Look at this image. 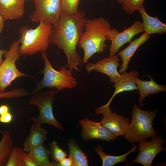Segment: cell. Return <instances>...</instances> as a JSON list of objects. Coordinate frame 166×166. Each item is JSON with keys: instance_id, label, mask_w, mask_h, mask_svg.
<instances>
[{"instance_id": "obj_1", "label": "cell", "mask_w": 166, "mask_h": 166, "mask_svg": "<svg viewBox=\"0 0 166 166\" xmlns=\"http://www.w3.org/2000/svg\"><path fill=\"white\" fill-rule=\"evenodd\" d=\"M85 15V11L79 10L72 14L62 12L58 20L53 25L49 37V43L62 49L67 56V67L78 71L82 59L77 52L76 47L88 19Z\"/></svg>"}, {"instance_id": "obj_2", "label": "cell", "mask_w": 166, "mask_h": 166, "mask_svg": "<svg viewBox=\"0 0 166 166\" xmlns=\"http://www.w3.org/2000/svg\"><path fill=\"white\" fill-rule=\"evenodd\" d=\"M109 22L102 17L87 19L78 44L84 51L83 64L94 54L103 52L107 46V35L111 29Z\"/></svg>"}, {"instance_id": "obj_3", "label": "cell", "mask_w": 166, "mask_h": 166, "mask_svg": "<svg viewBox=\"0 0 166 166\" xmlns=\"http://www.w3.org/2000/svg\"><path fill=\"white\" fill-rule=\"evenodd\" d=\"M52 28V25L43 22H39L34 29H30L26 26L20 27L19 30L20 55H32L38 52H45L49 46V37Z\"/></svg>"}, {"instance_id": "obj_4", "label": "cell", "mask_w": 166, "mask_h": 166, "mask_svg": "<svg viewBox=\"0 0 166 166\" xmlns=\"http://www.w3.org/2000/svg\"><path fill=\"white\" fill-rule=\"evenodd\" d=\"M158 109L150 111L141 109L135 104L132 109V117L124 138L132 144L147 140L156 136L159 132L153 127V121Z\"/></svg>"}, {"instance_id": "obj_5", "label": "cell", "mask_w": 166, "mask_h": 166, "mask_svg": "<svg viewBox=\"0 0 166 166\" xmlns=\"http://www.w3.org/2000/svg\"><path fill=\"white\" fill-rule=\"evenodd\" d=\"M41 55L45 64L44 69L41 71L43 77L31 93L45 88H55L56 93L63 89H73L76 86L78 82L73 76L71 69H67L65 65L62 66L59 70H57L52 67L45 52H42Z\"/></svg>"}, {"instance_id": "obj_6", "label": "cell", "mask_w": 166, "mask_h": 166, "mask_svg": "<svg viewBox=\"0 0 166 166\" xmlns=\"http://www.w3.org/2000/svg\"><path fill=\"white\" fill-rule=\"evenodd\" d=\"M56 89H52L46 91L41 90L31 93L32 96L29 104L37 106L39 115L37 117H32L31 121L35 123L41 124L46 123L52 125L59 130L63 131L62 125L55 118L53 112Z\"/></svg>"}, {"instance_id": "obj_7", "label": "cell", "mask_w": 166, "mask_h": 166, "mask_svg": "<svg viewBox=\"0 0 166 166\" xmlns=\"http://www.w3.org/2000/svg\"><path fill=\"white\" fill-rule=\"evenodd\" d=\"M19 39L14 41L7 53L5 58L0 65V93L5 92L6 89L17 78L22 76L33 78L20 71L16 65V61L21 56L19 53Z\"/></svg>"}, {"instance_id": "obj_8", "label": "cell", "mask_w": 166, "mask_h": 166, "mask_svg": "<svg viewBox=\"0 0 166 166\" xmlns=\"http://www.w3.org/2000/svg\"><path fill=\"white\" fill-rule=\"evenodd\" d=\"M35 10L30 16L32 21L53 25L62 12L61 0H34Z\"/></svg>"}, {"instance_id": "obj_9", "label": "cell", "mask_w": 166, "mask_h": 166, "mask_svg": "<svg viewBox=\"0 0 166 166\" xmlns=\"http://www.w3.org/2000/svg\"><path fill=\"white\" fill-rule=\"evenodd\" d=\"M110 104H106L97 108L96 114H102L103 118L101 124L116 137L124 136L129 124V119L123 116L112 111Z\"/></svg>"}, {"instance_id": "obj_10", "label": "cell", "mask_w": 166, "mask_h": 166, "mask_svg": "<svg viewBox=\"0 0 166 166\" xmlns=\"http://www.w3.org/2000/svg\"><path fill=\"white\" fill-rule=\"evenodd\" d=\"M160 136L152 138L150 141H140L138 146L139 153L136 158L131 162L124 166H128L135 163L140 164L144 166H151L156 156L162 151L166 150L163 147V144L166 142Z\"/></svg>"}, {"instance_id": "obj_11", "label": "cell", "mask_w": 166, "mask_h": 166, "mask_svg": "<svg viewBox=\"0 0 166 166\" xmlns=\"http://www.w3.org/2000/svg\"><path fill=\"white\" fill-rule=\"evenodd\" d=\"M144 31L143 23L139 21L135 22L129 27L121 32L116 29H111L106 37V40L111 41L109 57L115 55L123 45L130 42L135 36Z\"/></svg>"}, {"instance_id": "obj_12", "label": "cell", "mask_w": 166, "mask_h": 166, "mask_svg": "<svg viewBox=\"0 0 166 166\" xmlns=\"http://www.w3.org/2000/svg\"><path fill=\"white\" fill-rule=\"evenodd\" d=\"M118 57L115 55L109 57L101 60L95 63H89L86 66L85 69L88 72L95 70L104 73L109 77L110 81L117 83L121 79V75L120 74L117 70L120 65Z\"/></svg>"}, {"instance_id": "obj_13", "label": "cell", "mask_w": 166, "mask_h": 166, "mask_svg": "<svg viewBox=\"0 0 166 166\" xmlns=\"http://www.w3.org/2000/svg\"><path fill=\"white\" fill-rule=\"evenodd\" d=\"M82 127L81 135L85 140L90 139H98L102 140L114 141L117 137L104 127L101 123L93 121L85 118L79 121Z\"/></svg>"}, {"instance_id": "obj_14", "label": "cell", "mask_w": 166, "mask_h": 166, "mask_svg": "<svg viewBox=\"0 0 166 166\" xmlns=\"http://www.w3.org/2000/svg\"><path fill=\"white\" fill-rule=\"evenodd\" d=\"M24 12V0H0V15L5 20L20 19Z\"/></svg>"}, {"instance_id": "obj_15", "label": "cell", "mask_w": 166, "mask_h": 166, "mask_svg": "<svg viewBox=\"0 0 166 166\" xmlns=\"http://www.w3.org/2000/svg\"><path fill=\"white\" fill-rule=\"evenodd\" d=\"M47 133V131L41 127V124L35 123L32 124L29 134L23 144L24 151L27 152L43 145L46 140Z\"/></svg>"}, {"instance_id": "obj_16", "label": "cell", "mask_w": 166, "mask_h": 166, "mask_svg": "<svg viewBox=\"0 0 166 166\" xmlns=\"http://www.w3.org/2000/svg\"><path fill=\"white\" fill-rule=\"evenodd\" d=\"M150 38L149 35L144 33L139 38L130 42L129 45L124 49L119 52L117 54L120 56L122 61L119 73L122 74L126 72L129 62L137 49Z\"/></svg>"}, {"instance_id": "obj_17", "label": "cell", "mask_w": 166, "mask_h": 166, "mask_svg": "<svg viewBox=\"0 0 166 166\" xmlns=\"http://www.w3.org/2000/svg\"><path fill=\"white\" fill-rule=\"evenodd\" d=\"M148 76L150 79L149 81L142 80L138 77L135 80L137 89L139 92L140 97L138 100L140 106L143 105L144 100L147 96L166 91L165 85H159L154 81L151 76L148 75Z\"/></svg>"}, {"instance_id": "obj_18", "label": "cell", "mask_w": 166, "mask_h": 166, "mask_svg": "<svg viewBox=\"0 0 166 166\" xmlns=\"http://www.w3.org/2000/svg\"><path fill=\"white\" fill-rule=\"evenodd\" d=\"M138 11L142 18L144 31L145 33L149 35L155 34L166 33V24L160 21L157 17H152L149 15L146 12L143 5Z\"/></svg>"}, {"instance_id": "obj_19", "label": "cell", "mask_w": 166, "mask_h": 166, "mask_svg": "<svg viewBox=\"0 0 166 166\" xmlns=\"http://www.w3.org/2000/svg\"><path fill=\"white\" fill-rule=\"evenodd\" d=\"M139 74V73L137 70H132L128 73L125 72L122 73L120 80L114 85L115 88L114 92L107 104H110L114 97L117 94L124 91L137 89L135 80Z\"/></svg>"}, {"instance_id": "obj_20", "label": "cell", "mask_w": 166, "mask_h": 166, "mask_svg": "<svg viewBox=\"0 0 166 166\" xmlns=\"http://www.w3.org/2000/svg\"><path fill=\"white\" fill-rule=\"evenodd\" d=\"M138 148V146L133 144L130 150L124 154L119 156L108 155L104 151L103 148L98 146L95 148V150L102 159V166H113L121 162H127V156Z\"/></svg>"}, {"instance_id": "obj_21", "label": "cell", "mask_w": 166, "mask_h": 166, "mask_svg": "<svg viewBox=\"0 0 166 166\" xmlns=\"http://www.w3.org/2000/svg\"><path fill=\"white\" fill-rule=\"evenodd\" d=\"M67 145L69 150V155L72 159L73 166H88L89 165L88 156L79 147L75 141L69 140Z\"/></svg>"}, {"instance_id": "obj_22", "label": "cell", "mask_w": 166, "mask_h": 166, "mask_svg": "<svg viewBox=\"0 0 166 166\" xmlns=\"http://www.w3.org/2000/svg\"><path fill=\"white\" fill-rule=\"evenodd\" d=\"M0 132L2 135L0 141V166H6L13 147V141L9 131Z\"/></svg>"}, {"instance_id": "obj_23", "label": "cell", "mask_w": 166, "mask_h": 166, "mask_svg": "<svg viewBox=\"0 0 166 166\" xmlns=\"http://www.w3.org/2000/svg\"><path fill=\"white\" fill-rule=\"evenodd\" d=\"M27 153L33 159L38 166H54V161L50 162L49 150L43 145L33 149Z\"/></svg>"}, {"instance_id": "obj_24", "label": "cell", "mask_w": 166, "mask_h": 166, "mask_svg": "<svg viewBox=\"0 0 166 166\" xmlns=\"http://www.w3.org/2000/svg\"><path fill=\"white\" fill-rule=\"evenodd\" d=\"M25 152L20 147H13L6 166H25L23 158Z\"/></svg>"}, {"instance_id": "obj_25", "label": "cell", "mask_w": 166, "mask_h": 166, "mask_svg": "<svg viewBox=\"0 0 166 166\" xmlns=\"http://www.w3.org/2000/svg\"><path fill=\"white\" fill-rule=\"evenodd\" d=\"M50 155L54 162H60L68 155L57 144V142L53 140L49 143Z\"/></svg>"}, {"instance_id": "obj_26", "label": "cell", "mask_w": 166, "mask_h": 166, "mask_svg": "<svg viewBox=\"0 0 166 166\" xmlns=\"http://www.w3.org/2000/svg\"><path fill=\"white\" fill-rule=\"evenodd\" d=\"M144 0H123L122 8L127 14H131L135 10H138L143 5Z\"/></svg>"}, {"instance_id": "obj_27", "label": "cell", "mask_w": 166, "mask_h": 166, "mask_svg": "<svg viewBox=\"0 0 166 166\" xmlns=\"http://www.w3.org/2000/svg\"><path fill=\"white\" fill-rule=\"evenodd\" d=\"M80 0H61L62 12L66 14H72L78 10Z\"/></svg>"}, {"instance_id": "obj_28", "label": "cell", "mask_w": 166, "mask_h": 166, "mask_svg": "<svg viewBox=\"0 0 166 166\" xmlns=\"http://www.w3.org/2000/svg\"><path fill=\"white\" fill-rule=\"evenodd\" d=\"M30 94V93L27 91L24 88H16L9 91L0 93V98H19Z\"/></svg>"}, {"instance_id": "obj_29", "label": "cell", "mask_w": 166, "mask_h": 166, "mask_svg": "<svg viewBox=\"0 0 166 166\" xmlns=\"http://www.w3.org/2000/svg\"><path fill=\"white\" fill-rule=\"evenodd\" d=\"M23 158L25 166H38L33 159L27 152H25Z\"/></svg>"}, {"instance_id": "obj_30", "label": "cell", "mask_w": 166, "mask_h": 166, "mask_svg": "<svg viewBox=\"0 0 166 166\" xmlns=\"http://www.w3.org/2000/svg\"><path fill=\"white\" fill-rule=\"evenodd\" d=\"M54 166H73V160L70 156L66 157L59 162H55Z\"/></svg>"}, {"instance_id": "obj_31", "label": "cell", "mask_w": 166, "mask_h": 166, "mask_svg": "<svg viewBox=\"0 0 166 166\" xmlns=\"http://www.w3.org/2000/svg\"><path fill=\"white\" fill-rule=\"evenodd\" d=\"M12 115L9 112L0 116V122L1 123H9L12 121Z\"/></svg>"}, {"instance_id": "obj_32", "label": "cell", "mask_w": 166, "mask_h": 166, "mask_svg": "<svg viewBox=\"0 0 166 166\" xmlns=\"http://www.w3.org/2000/svg\"><path fill=\"white\" fill-rule=\"evenodd\" d=\"M8 107L5 105H3L0 106V115L4 114L9 112Z\"/></svg>"}, {"instance_id": "obj_33", "label": "cell", "mask_w": 166, "mask_h": 166, "mask_svg": "<svg viewBox=\"0 0 166 166\" xmlns=\"http://www.w3.org/2000/svg\"><path fill=\"white\" fill-rule=\"evenodd\" d=\"M5 20L0 15V34H1L3 31Z\"/></svg>"}, {"instance_id": "obj_34", "label": "cell", "mask_w": 166, "mask_h": 166, "mask_svg": "<svg viewBox=\"0 0 166 166\" xmlns=\"http://www.w3.org/2000/svg\"><path fill=\"white\" fill-rule=\"evenodd\" d=\"M8 50L6 49H0V65L2 63L3 60L2 59V57L3 55H5L7 52Z\"/></svg>"}, {"instance_id": "obj_35", "label": "cell", "mask_w": 166, "mask_h": 166, "mask_svg": "<svg viewBox=\"0 0 166 166\" xmlns=\"http://www.w3.org/2000/svg\"><path fill=\"white\" fill-rule=\"evenodd\" d=\"M117 0V1L119 3L121 4L123 0Z\"/></svg>"}, {"instance_id": "obj_36", "label": "cell", "mask_w": 166, "mask_h": 166, "mask_svg": "<svg viewBox=\"0 0 166 166\" xmlns=\"http://www.w3.org/2000/svg\"><path fill=\"white\" fill-rule=\"evenodd\" d=\"M30 0V1H34V0Z\"/></svg>"}]
</instances>
